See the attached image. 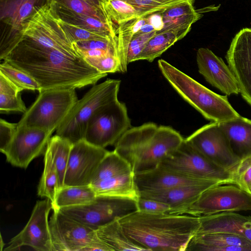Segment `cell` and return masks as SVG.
Listing matches in <instances>:
<instances>
[{
    "instance_id": "1",
    "label": "cell",
    "mask_w": 251,
    "mask_h": 251,
    "mask_svg": "<svg viewBox=\"0 0 251 251\" xmlns=\"http://www.w3.org/2000/svg\"><path fill=\"white\" fill-rule=\"evenodd\" d=\"M4 61L34 78L40 91L80 88L96 84L107 75L100 73L81 57L46 47L25 36Z\"/></svg>"
},
{
    "instance_id": "2",
    "label": "cell",
    "mask_w": 251,
    "mask_h": 251,
    "mask_svg": "<svg viewBox=\"0 0 251 251\" xmlns=\"http://www.w3.org/2000/svg\"><path fill=\"white\" fill-rule=\"evenodd\" d=\"M119 221L126 235L147 251H186L201 225L199 217L138 210Z\"/></svg>"
},
{
    "instance_id": "3",
    "label": "cell",
    "mask_w": 251,
    "mask_h": 251,
    "mask_svg": "<svg viewBox=\"0 0 251 251\" xmlns=\"http://www.w3.org/2000/svg\"><path fill=\"white\" fill-rule=\"evenodd\" d=\"M183 140L170 126L147 123L128 129L114 145V151L128 163L135 174L158 167Z\"/></svg>"
},
{
    "instance_id": "4",
    "label": "cell",
    "mask_w": 251,
    "mask_h": 251,
    "mask_svg": "<svg viewBox=\"0 0 251 251\" xmlns=\"http://www.w3.org/2000/svg\"><path fill=\"white\" fill-rule=\"evenodd\" d=\"M158 66L175 90L207 120L221 123L240 116L226 96L210 90L164 59L158 61Z\"/></svg>"
},
{
    "instance_id": "5",
    "label": "cell",
    "mask_w": 251,
    "mask_h": 251,
    "mask_svg": "<svg viewBox=\"0 0 251 251\" xmlns=\"http://www.w3.org/2000/svg\"><path fill=\"white\" fill-rule=\"evenodd\" d=\"M121 80L107 79L95 84L78 100L63 123L56 130V135L74 144L84 139L88 121L101 107L116 100Z\"/></svg>"
},
{
    "instance_id": "6",
    "label": "cell",
    "mask_w": 251,
    "mask_h": 251,
    "mask_svg": "<svg viewBox=\"0 0 251 251\" xmlns=\"http://www.w3.org/2000/svg\"><path fill=\"white\" fill-rule=\"evenodd\" d=\"M78 100L75 89L44 90L18 123V127L35 128L53 133Z\"/></svg>"
},
{
    "instance_id": "7",
    "label": "cell",
    "mask_w": 251,
    "mask_h": 251,
    "mask_svg": "<svg viewBox=\"0 0 251 251\" xmlns=\"http://www.w3.org/2000/svg\"><path fill=\"white\" fill-rule=\"evenodd\" d=\"M159 165L193 178L236 185L232 173L214 163L184 138L180 146Z\"/></svg>"
},
{
    "instance_id": "8",
    "label": "cell",
    "mask_w": 251,
    "mask_h": 251,
    "mask_svg": "<svg viewBox=\"0 0 251 251\" xmlns=\"http://www.w3.org/2000/svg\"><path fill=\"white\" fill-rule=\"evenodd\" d=\"M125 103L118 100L99 109L88 122L84 140L98 147L115 145L130 127Z\"/></svg>"
},
{
    "instance_id": "9",
    "label": "cell",
    "mask_w": 251,
    "mask_h": 251,
    "mask_svg": "<svg viewBox=\"0 0 251 251\" xmlns=\"http://www.w3.org/2000/svg\"><path fill=\"white\" fill-rule=\"evenodd\" d=\"M63 214L97 230L138 210L137 201L126 198L97 196L79 205L61 208Z\"/></svg>"
},
{
    "instance_id": "10",
    "label": "cell",
    "mask_w": 251,
    "mask_h": 251,
    "mask_svg": "<svg viewBox=\"0 0 251 251\" xmlns=\"http://www.w3.org/2000/svg\"><path fill=\"white\" fill-rule=\"evenodd\" d=\"M251 211V196L233 184H222L208 188L189 206L177 214L195 217L223 212Z\"/></svg>"
},
{
    "instance_id": "11",
    "label": "cell",
    "mask_w": 251,
    "mask_h": 251,
    "mask_svg": "<svg viewBox=\"0 0 251 251\" xmlns=\"http://www.w3.org/2000/svg\"><path fill=\"white\" fill-rule=\"evenodd\" d=\"M22 33L41 45L80 57L52 13L50 3L38 8L24 22Z\"/></svg>"
},
{
    "instance_id": "12",
    "label": "cell",
    "mask_w": 251,
    "mask_h": 251,
    "mask_svg": "<svg viewBox=\"0 0 251 251\" xmlns=\"http://www.w3.org/2000/svg\"><path fill=\"white\" fill-rule=\"evenodd\" d=\"M185 139L210 160L235 176L241 160L232 151L219 123L211 122Z\"/></svg>"
},
{
    "instance_id": "13",
    "label": "cell",
    "mask_w": 251,
    "mask_h": 251,
    "mask_svg": "<svg viewBox=\"0 0 251 251\" xmlns=\"http://www.w3.org/2000/svg\"><path fill=\"white\" fill-rule=\"evenodd\" d=\"M49 226L54 251H86L101 240L96 230L54 209Z\"/></svg>"
},
{
    "instance_id": "14",
    "label": "cell",
    "mask_w": 251,
    "mask_h": 251,
    "mask_svg": "<svg viewBox=\"0 0 251 251\" xmlns=\"http://www.w3.org/2000/svg\"><path fill=\"white\" fill-rule=\"evenodd\" d=\"M50 0H1L0 20L7 27L2 33L0 59H4L22 40L24 22Z\"/></svg>"
},
{
    "instance_id": "15",
    "label": "cell",
    "mask_w": 251,
    "mask_h": 251,
    "mask_svg": "<svg viewBox=\"0 0 251 251\" xmlns=\"http://www.w3.org/2000/svg\"><path fill=\"white\" fill-rule=\"evenodd\" d=\"M52 209L50 200L37 201L25 226L3 250L16 251L27 246L37 251H54L48 219Z\"/></svg>"
},
{
    "instance_id": "16",
    "label": "cell",
    "mask_w": 251,
    "mask_h": 251,
    "mask_svg": "<svg viewBox=\"0 0 251 251\" xmlns=\"http://www.w3.org/2000/svg\"><path fill=\"white\" fill-rule=\"evenodd\" d=\"M109 151L84 139L73 144L64 186L90 185L99 165Z\"/></svg>"
},
{
    "instance_id": "17",
    "label": "cell",
    "mask_w": 251,
    "mask_h": 251,
    "mask_svg": "<svg viewBox=\"0 0 251 251\" xmlns=\"http://www.w3.org/2000/svg\"><path fill=\"white\" fill-rule=\"evenodd\" d=\"M52 134L41 129L18 127L2 153L12 165L26 169L33 160L45 154Z\"/></svg>"
},
{
    "instance_id": "18",
    "label": "cell",
    "mask_w": 251,
    "mask_h": 251,
    "mask_svg": "<svg viewBox=\"0 0 251 251\" xmlns=\"http://www.w3.org/2000/svg\"><path fill=\"white\" fill-rule=\"evenodd\" d=\"M226 58L237 82L239 93L251 106V28H243L235 35Z\"/></svg>"
},
{
    "instance_id": "19",
    "label": "cell",
    "mask_w": 251,
    "mask_h": 251,
    "mask_svg": "<svg viewBox=\"0 0 251 251\" xmlns=\"http://www.w3.org/2000/svg\"><path fill=\"white\" fill-rule=\"evenodd\" d=\"M196 60L199 73L209 84L227 96L239 93L232 72L221 58L209 49L201 48Z\"/></svg>"
},
{
    "instance_id": "20",
    "label": "cell",
    "mask_w": 251,
    "mask_h": 251,
    "mask_svg": "<svg viewBox=\"0 0 251 251\" xmlns=\"http://www.w3.org/2000/svg\"><path fill=\"white\" fill-rule=\"evenodd\" d=\"M222 184V182L216 180H205L198 183L166 190L140 191L139 194L140 197L152 199L167 204L171 208L169 213L177 214L194 202L206 189Z\"/></svg>"
},
{
    "instance_id": "21",
    "label": "cell",
    "mask_w": 251,
    "mask_h": 251,
    "mask_svg": "<svg viewBox=\"0 0 251 251\" xmlns=\"http://www.w3.org/2000/svg\"><path fill=\"white\" fill-rule=\"evenodd\" d=\"M205 180L189 177L161 165L156 168L134 174L138 192L155 191L198 183Z\"/></svg>"
},
{
    "instance_id": "22",
    "label": "cell",
    "mask_w": 251,
    "mask_h": 251,
    "mask_svg": "<svg viewBox=\"0 0 251 251\" xmlns=\"http://www.w3.org/2000/svg\"><path fill=\"white\" fill-rule=\"evenodd\" d=\"M199 218L201 225L196 234L226 232L242 237L251 242V216L234 212H223Z\"/></svg>"
},
{
    "instance_id": "23",
    "label": "cell",
    "mask_w": 251,
    "mask_h": 251,
    "mask_svg": "<svg viewBox=\"0 0 251 251\" xmlns=\"http://www.w3.org/2000/svg\"><path fill=\"white\" fill-rule=\"evenodd\" d=\"M186 251H251V242L242 237L226 232L196 234Z\"/></svg>"
},
{
    "instance_id": "24",
    "label": "cell",
    "mask_w": 251,
    "mask_h": 251,
    "mask_svg": "<svg viewBox=\"0 0 251 251\" xmlns=\"http://www.w3.org/2000/svg\"><path fill=\"white\" fill-rule=\"evenodd\" d=\"M193 3L186 1L162 11L163 27L156 33L173 32L176 34L179 40L182 39L189 32L192 25L201 17L195 9Z\"/></svg>"
},
{
    "instance_id": "25",
    "label": "cell",
    "mask_w": 251,
    "mask_h": 251,
    "mask_svg": "<svg viewBox=\"0 0 251 251\" xmlns=\"http://www.w3.org/2000/svg\"><path fill=\"white\" fill-rule=\"evenodd\" d=\"M50 5L55 16L65 23L112 39L116 38L117 28L112 23L75 12L54 1L50 0Z\"/></svg>"
},
{
    "instance_id": "26",
    "label": "cell",
    "mask_w": 251,
    "mask_h": 251,
    "mask_svg": "<svg viewBox=\"0 0 251 251\" xmlns=\"http://www.w3.org/2000/svg\"><path fill=\"white\" fill-rule=\"evenodd\" d=\"M235 154L241 159L251 156V120L241 117L219 123Z\"/></svg>"
},
{
    "instance_id": "27",
    "label": "cell",
    "mask_w": 251,
    "mask_h": 251,
    "mask_svg": "<svg viewBox=\"0 0 251 251\" xmlns=\"http://www.w3.org/2000/svg\"><path fill=\"white\" fill-rule=\"evenodd\" d=\"M91 185L97 196L130 199L136 201L139 198L133 172L115 176Z\"/></svg>"
},
{
    "instance_id": "28",
    "label": "cell",
    "mask_w": 251,
    "mask_h": 251,
    "mask_svg": "<svg viewBox=\"0 0 251 251\" xmlns=\"http://www.w3.org/2000/svg\"><path fill=\"white\" fill-rule=\"evenodd\" d=\"M98 236L114 251L146 250L137 244L126 233L119 220L114 221L96 230Z\"/></svg>"
},
{
    "instance_id": "29",
    "label": "cell",
    "mask_w": 251,
    "mask_h": 251,
    "mask_svg": "<svg viewBox=\"0 0 251 251\" xmlns=\"http://www.w3.org/2000/svg\"><path fill=\"white\" fill-rule=\"evenodd\" d=\"M96 197L91 184L64 186L59 190L52 203V209L84 204L92 201Z\"/></svg>"
},
{
    "instance_id": "30",
    "label": "cell",
    "mask_w": 251,
    "mask_h": 251,
    "mask_svg": "<svg viewBox=\"0 0 251 251\" xmlns=\"http://www.w3.org/2000/svg\"><path fill=\"white\" fill-rule=\"evenodd\" d=\"M58 176L49 149L44 154V168L38 186L37 194L41 198L54 202L59 190Z\"/></svg>"
},
{
    "instance_id": "31",
    "label": "cell",
    "mask_w": 251,
    "mask_h": 251,
    "mask_svg": "<svg viewBox=\"0 0 251 251\" xmlns=\"http://www.w3.org/2000/svg\"><path fill=\"white\" fill-rule=\"evenodd\" d=\"M73 144L68 140L55 134L50 137L47 145L57 170L60 189L64 185L66 171Z\"/></svg>"
},
{
    "instance_id": "32",
    "label": "cell",
    "mask_w": 251,
    "mask_h": 251,
    "mask_svg": "<svg viewBox=\"0 0 251 251\" xmlns=\"http://www.w3.org/2000/svg\"><path fill=\"white\" fill-rule=\"evenodd\" d=\"M131 172H133L131 167L125 159L114 151H109L99 165L91 184L115 176Z\"/></svg>"
},
{
    "instance_id": "33",
    "label": "cell",
    "mask_w": 251,
    "mask_h": 251,
    "mask_svg": "<svg viewBox=\"0 0 251 251\" xmlns=\"http://www.w3.org/2000/svg\"><path fill=\"white\" fill-rule=\"evenodd\" d=\"M178 40L176 34L173 32L156 33L147 42L136 61L144 60L152 62Z\"/></svg>"
},
{
    "instance_id": "34",
    "label": "cell",
    "mask_w": 251,
    "mask_h": 251,
    "mask_svg": "<svg viewBox=\"0 0 251 251\" xmlns=\"http://www.w3.org/2000/svg\"><path fill=\"white\" fill-rule=\"evenodd\" d=\"M137 18L123 23L116 31L117 52L120 63V73L127 71V53L133 35L136 33L135 24Z\"/></svg>"
},
{
    "instance_id": "35",
    "label": "cell",
    "mask_w": 251,
    "mask_h": 251,
    "mask_svg": "<svg viewBox=\"0 0 251 251\" xmlns=\"http://www.w3.org/2000/svg\"><path fill=\"white\" fill-rule=\"evenodd\" d=\"M102 7L117 28L124 23L139 17L134 7L122 0H104Z\"/></svg>"
},
{
    "instance_id": "36",
    "label": "cell",
    "mask_w": 251,
    "mask_h": 251,
    "mask_svg": "<svg viewBox=\"0 0 251 251\" xmlns=\"http://www.w3.org/2000/svg\"><path fill=\"white\" fill-rule=\"evenodd\" d=\"M0 72L4 75L22 91H40V86L36 80L23 70L4 61L0 65Z\"/></svg>"
},
{
    "instance_id": "37",
    "label": "cell",
    "mask_w": 251,
    "mask_h": 251,
    "mask_svg": "<svg viewBox=\"0 0 251 251\" xmlns=\"http://www.w3.org/2000/svg\"><path fill=\"white\" fill-rule=\"evenodd\" d=\"M131 5L138 13L139 17L162 12L175 5L195 0H122Z\"/></svg>"
},
{
    "instance_id": "38",
    "label": "cell",
    "mask_w": 251,
    "mask_h": 251,
    "mask_svg": "<svg viewBox=\"0 0 251 251\" xmlns=\"http://www.w3.org/2000/svg\"><path fill=\"white\" fill-rule=\"evenodd\" d=\"M50 0L56 2L75 12L89 16L101 21L113 24L104 10L99 9L91 5L84 0Z\"/></svg>"
},
{
    "instance_id": "39",
    "label": "cell",
    "mask_w": 251,
    "mask_h": 251,
    "mask_svg": "<svg viewBox=\"0 0 251 251\" xmlns=\"http://www.w3.org/2000/svg\"><path fill=\"white\" fill-rule=\"evenodd\" d=\"M57 19L59 24L73 44L79 41L116 39L110 38L89 30L73 25L65 23L58 18Z\"/></svg>"
},
{
    "instance_id": "40",
    "label": "cell",
    "mask_w": 251,
    "mask_h": 251,
    "mask_svg": "<svg viewBox=\"0 0 251 251\" xmlns=\"http://www.w3.org/2000/svg\"><path fill=\"white\" fill-rule=\"evenodd\" d=\"M85 60L101 73H120V63L116 55L109 54L98 57H87Z\"/></svg>"
},
{
    "instance_id": "41",
    "label": "cell",
    "mask_w": 251,
    "mask_h": 251,
    "mask_svg": "<svg viewBox=\"0 0 251 251\" xmlns=\"http://www.w3.org/2000/svg\"><path fill=\"white\" fill-rule=\"evenodd\" d=\"M156 31L150 32H137L132 36L130 42L127 53V63L128 65L136 61V59L145 48L149 40L155 34Z\"/></svg>"
},
{
    "instance_id": "42",
    "label": "cell",
    "mask_w": 251,
    "mask_h": 251,
    "mask_svg": "<svg viewBox=\"0 0 251 251\" xmlns=\"http://www.w3.org/2000/svg\"><path fill=\"white\" fill-rule=\"evenodd\" d=\"M234 177L236 185L251 196V156L241 160Z\"/></svg>"
},
{
    "instance_id": "43",
    "label": "cell",
    "mask_w": 251,
    "mask_h": 251,
    "mask_svg": "<svg viewBox=\"0 0 251 251\" xmlns=\"http://www.w3.org/2000/svg\"><path fill=\"white\" fill-rule=\"evenodd\" d=\"M73 45L76 52L79 50H100L110 52L117 55L116 38L114 40L79 41L73 43Z\"/></svg>"
},
{
    "instance_id": "44",
    "label": "cell",
    "mask_w": 251,
    "mask_h": 251,
    "mask_svg": "<svg viewBox=\"0 0 251 251\" xmlns=\"http://www.w3.org/2000/svg\"><path fill=\"white\" fill-rule=\"evenodd\" d=\"M27 110L22 99L21 93L11 95L0 93V112L8 113L12 112L25 113Z\"/></svg>"
},
{
    "instance_id": "45",
    "label": "cell",
    "mask_w": 251,
    "mask_h": 251,
    "mask_svg": "<svg viewBox=\"0 0 251 251\" xmlns=\"http://www.w3.org/2000/svg\"><path fill=\"white\" fill-rule=\"evenodd\" d=\"M138 211L150 213H170L171 208L167 204L152 199L139 197L137 201Z\"/></svg>"
},
{
    "instance_id": "46",
    "label": "cell",
    "mask_w": 251,
    "mask_h": 251,
    "mask_svg": "<svg viewBox=\"0 0 251 251\" xmlns=\"http://www.w3.org/2000/svg\"><path fill=\"white\" fill-rule=\"evenodd\" d=\"M18 123H11L5 120H0V151L6 150L12 141L18 129Z\"/></svg>"
},
{
    "instance_id": "47",
    "label": "cell",
    "mask_w": 251,
    "mask_h": 251,
    "mask_svg": "<svg viewBox=\"0 0 251 251\" xmlns=\"http://www.w3.org/2000/svg\"><path fill=\"white\" fill-rule=\"evenodd\" d=\"M22 90L0 72V93L18 95Z\"/></svg>"
},
{
    "instance_id": "48",
    "label": "cell",
    "mask_w": 251,
    "mask_h": 251,
    "mask_svg": "<svg viewBox=\"0 0 251 251\" xmlns=\"http://www.w3.org/2000/svg\"><path fill=\"white\" fill-rule=\"evenodd\" d=\"M91 5L101 10H103L102 5L104 0H84Z\"/></svg>"
}]
</instances>
